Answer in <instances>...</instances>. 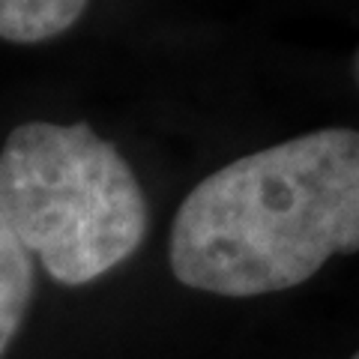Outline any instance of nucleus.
Segmentation results:
<instances>
[{
    "label": "nucleus",
    "instance_id": "f257e3e1",
    "mask_svg": "<svg viewBox=\"0 0 359 359\" xmlns=\"http://www.w3.org/2000/svg\"><path fill=\"white\" fill-rule=\"evenodd\" d=\"M359 249V132L314 129L240 156L180 204L168 264L177 282L216 297L297 287Z\"/></svg>",
    "mask_w": 359,
    "mask_h": 359
},
{
    "label": "nucleus",
    "instance_id": "f03ea898",
    "mask_svg": "<svg viewBox=\"0 0 359 359\" xmlns=\"http://www.w3.org/2000/svg\"><path fill=\"white\" fill-rule=\"evenodd\" d=\"M0 212L45 273L72 287L129 261L147 233L138 177L87 123H25L9 135Z\"/></svg>",
    "mask_w": 359,
    "mask_h": 359
},
{
    "label": "nucleus",
    "instance_id": "7ed1b4c3",
    "mask_svg": "<svg viewBox=\"0 0 359 359\" xmlns=\"http://www.w3.org/2000/svg\"><path fill=\"white\" fill-rule=\"evenodd\" d=\"M33 297V255L0 212V359L18 335Z\"/></svg>",
    "mask_w": 359,
    "mask_h": 359
},
{
    "label": "nucleus",
    "instance_id": "20e7f679",
    "mask_svg": "<svg viewBox=\"0 0 359 359\" xmlns=\"http://www.w3.org/2000/svg\"><path fill=\"white\" fill-rule=\"evenodd\" d=\"M90 0H0V39L45 42L66 33L84 15Z\"/></svg>",
    "mask_w": 359,
    "mask_h": 359
},
{
    "label": "nucleus",
    "instance_id": "39448f33",
    "mask_svg": "<svg viewBox=\"0 0 359 359\" xmlns=\"http://www.w3.org/2000/svg\"><path fill=\"white\" fill-rule=\"evenodd\" d=\"M356 75H359V54H356Z\"/></svg>",
    "mask_w": 359,
    "mask_h": 359
},
{
    "label": "nucleus",
    "instance_id": "423d86ee",
    "mask_svg": "<svg viewBox=\"0 0 359 359\" xmlns=\"http://www.w3.org/2000/svg\"><path fill=\"white\" fill-rule=\"evenodd\" d=\"M351 359H359V353H353V356H351Z\"/></svg>",
    "mask_w": 359,
    "mask_h": 359
}]
</instances>
